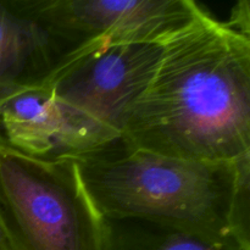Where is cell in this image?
<instances>
[{
  "mask_svg": "<svg viewBox=\"0 0 250 250\" xmlns=\"http://www.w3.org/2000/svg\"><path fill=\"white\" fill-rule=\"evenodd\" d=\"M63 53L59 42L12 0H0V105L41 84Z\"/></svg>",
  "mask_w": 250,
  "mask_h": 250,
  "instance_id": "7",
  "label": "cell"
},
{
  "mask_svg": "<svg viewBox=\"0 0 250 250\" xmlns=\"http://www.w3.org/2000/svg\"><path fill=\"white\" fill-rule=\"evenodd\" d=\"M163 51L161 43L90 42L63 53L42 83L59 102L122 137Z\"/></svg>",
  "mask_w": 250,
  "mask_h": 250,
  "instance_id": "4",
  "label": "cell"
},
{
  "mask_svg": "<svg viewBox=\"0 0 250 250\" xmlns=\"http://www.w3.org/2000/svg\"><path fill=\"white\" fill-rule=\"evenodd\" d=\"M132 148L172 158L250 155V2L226 21L205 9L164 43L148 89L122 129Z\"/></svg>",
  "mask_w": 250,
  "mask_h": 250,
  "instance_id": "1",
  "label": "cell"
},
{
  "mask_svg": "<svg viewBox=\"0 0 250 250\" xmlns=\"http://www.w3.org/2000/svg\"><path fill=\"white\" fill-rule=\"evenodd\" d=\"M103 217H134L250 250V155L172 158L124 142L76 161Z\"/></svg>",
  "mask_w": 250,
  "mask_h": 250,
  "instance_id": "2",
  "label": "cell"
},
{
  "mask_svg": "<svg viewBox=\"0 0 250 250\" xmlns=\"http://www.w3.org/2000/svg\"><path fill=\"white\" fill-rule=\"evenodd\" d=\"M63 48L90 42L161 43L189 23L193 0H12Z\"/></svg>",
  "mask_w": 250,
  "mask_h": 250,
  "instance_id": "5",
  "label": "cell"
},
{
  "mask_svg": "<svg viewBox=\"0 0 250 250\" xmlns=\"http://www.w3.org/2000/svg\"><path fill=\"white\" fill-rule=\"evenodd\" d=\"M100 250H241L148 220L102 216Z\"/></svg>",
  "mask_w": 250,
  "mask_h": 250,
  "instance_id": "8",
  "label": "cell"
},
{
  "mask_svg": "<svg viewBox=\"0 0 250 250\" xmlns=\"http://www.w3.org/2000/svg\"><path fill=\"white\" fill-rule=\"evenodd\" d=\"M0 217L11 250H100L102 216L75 160H34L0 146Z\"/></svg>",
  "mask_w": 250,
  "mask_h": 250,
  "instance_id": "3",
  "label": "cell"
},
{
  "mask_svg": "<svg viewBox=\"0 0 250 250\" xmlns=\"http://www.w3.org/2000/svg\"><path fill=\"white\" fill-rule=\"evenodd\" d=\"M0 250H11L6 233L4 231V226H2L1 217H0Z\"/></svg>",
  "mask_w": 250,
  "mask_h": 250,
  "instance_id": "9",
  "label": "cell"
},
{
  "mask_svg": "<svg viewBox=\"0 0 250 250\" xmlns=\"http://www.w3.org/2000/svg\"><path fill=\"white\" fill-rule=\"evenodd\" d=\"M122 137L59 102L43 83L0 105V146L34 160H81Z\"/></svg>",
  "mask_w": 250,
  "mask_h": 250,
  "instance_id": "6",
  "label": "cell"
}]
</instances>
